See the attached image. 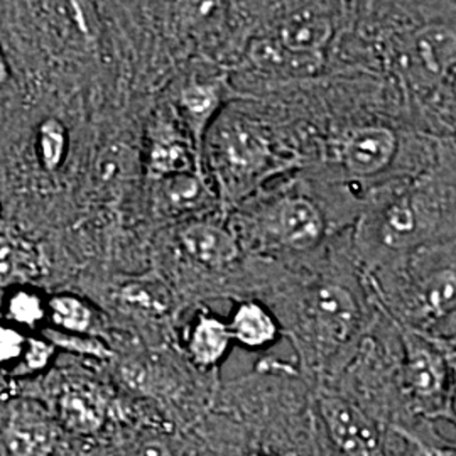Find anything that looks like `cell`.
I'll return each mask as SVG.
<instances>
[{
	"instance_id": "7a4b0ae2",
	"label": "cell",
	"mask_w": 456,
	"mask_h": 456,
	"mask_svg": "<svg viewBox=\"0 0 456 456\" xmlns=\"http://www.w3.org/2000/svg\"><path fill=\"white\" fill-rule=\"evenodd\" d=\"M318 416L337 455L391 456L382 423L348 401L323 397Z\"/></svg>"
},
{
	"instance_id": "9a60e30c",
	"label": "cell",
	"mask_w": 456,
	"mask_h": 456,
	"mask_svg": "<svg viewBox=\"0 0 456 456\" xmlns=\"http://www.w3.org/2000/svg\"><path fill=\"white\" fill-rule=\"evenodd\" d=\"M46 311L51 313L54 325L73 333H85L90 330L94 314L92 310L75 296H56L48 303Z\"/></svg>"
},
{
	"instance_id": "ffe728a7",
	"label": "cell",
	"mask_w": 456,
	"mask_h": 456,
	"mask_svg": "<svg viewBox=\"0 0 456 456\" xmlns=\"http://www.w3.org/2000/svg\"><path fill=\"white\" fill-rule=\"evenodd\" d=\"M9 314L19 325L34 326L45 318L46 306L37 294L20 289L9 299Z\"/></svg>"
},
{
	"instance_id": "52a82bcc",
	"label": "cell",
	"mask_w": 456,
	"mask_h": 456,
	"mask_svg": "<svg viewBox=\"0 0 456 456\" xmlns=\"http://www.w3.org/2000/svg\"><path fill=\"white\" fill-rule=\"evenodd\" d=\"M279 232L282 240L293 248H308L322 235V216L308 200L293 198L279 208Z\"/></svg>"
},
{
	"instance_id": "ac0fdd59",
	"label": "cell",
	"mask_w": 456,
	"mask_h": 456,
	"mask_svg": "<svg viewBox=\"0 0 456 456\" xmlns=\"http://www.w3.org/2000/svg\"><path fill=\"white\" fill-rule=\"evenodd\" d=\"M455 291V273L453 271H443L440 274L433 276V279L424 288V301H426V306L429 313H433L438 318L453 314Z\"/></svg>"
},
{
	"instance_id": "484cf974",
	"label": "cell",
	"mask_w": 456,
	"mask_h": 456,
	"mask_svg": "<svg viewBox=\"0 0 456 456\" xmlns=\"http://www.w3.org/2000/svg\"><path fill=\"white\" fill-rule=\"evenodd\" d=\"M135 456H173L171 455V452H169V448L164 444L163 441H147L144 443L141 448H139V452H137V455Z\"/></svg>"
},
{
	"instance_id": "8fae6325",
	"label": "cell",
	"mask_w": 456,
	"mask_h": 456,
	"mask_svg": "<svg viewBox=\"0 0 456 456\" xmlns=\"http://www.w3.org/2000/svg\"><path fill=\"white\" fill-rule=\"evenodd\" d=\"M232 335L228 326L216 318L201 316L191 331L188 350L198 367L210 369L227 355Z\"/></svg>"
},
{
	"instance_id": "4316f807",
	"label": "cell",
	"mask_w": 456,
	"mask_h": 456,
	"mask_svg": "<svg viewBox=\"0 0 456 456\" xmlns=\"http://www.w3.org/2000/svg\"><path fill=\"white\" fill-rule=\"evenodd\" d=\"M7 78H9V68H7L5 58H4V54H2V51H0V85L5 82Z\"/></svg>"
},
{
	"instance_id": "ba28073f",
	"label": "cell",
	"mask_w": 456,
	"mask_h": 456,
	"mask_svg": "<svg viewBox=\"0 0 456 456\" xmlns=\"http://www.w3.org/2000/svg\"><path fill=\"white\" fill-rule=\"evenodd\" d=\"M41 273V257L28 240L16 235H0V288L19 286Z\"/></svg>"
},
{
	"instance_id": "277c9868",
	"label": "cell",
	"mask_w": 456,
	"mask_h": 456,
	"mask_svg": "<svg viewBox=\"0 0 456 456\" xmlns=\"http://www.w3.org/2000/svg\"><path fill=\"white\" fill-rule=\"evenodd\" d=\"M4 438L12 456H48L56 444V429L43 409L22 404L11 414Z\"/></svg>"
},
{
	"instance_id": "9c48e42d",
	"label": "cell",
	"mask_w": 456,
	"mask_h": 456,
	"mask_svg": "<svg viewBox=\"0 0 456 456\" xmlns=\"http://www.w3.org/2000/svg\"><path fill=\"white\" fill-rule=\"evenodd\" d=\"M183 244L196 261L207 265H224L237 257V244L233 237L222 228L196 224L184 230Z\"/></svg>"
},
{
	"instance_id": "cb8c5ba5",
	"label": "cell",
	"mask_w": 456,
	"mask_h": 456,
	"mask_svg": "<svg viewBox=\"0 0 456 456\" xmlns=\"http://www.w3.org/2000/svg\"><path fill=\"white\" fill-rule=\"evenodd\" d=\"M212 95L207 88L201 86H195L190 88L184 95V103L186 107L193 112V114H203L210 105H212Z\"/></svg>"
},
{
	"instance_id": "30bf717a",
	"label": "cell",
	"mask_w": 456,
	"mask_h": 456,
	"mask_svg": "<svg viewBox=\"0 0 456 456\" xmlns=\"http://www.w3.org/2000/svg\"><path fill=\"white\" fill-rule=\"evenodd\" d=\"M227 326L232 338L247 348H264L277 338L274 318L257 303L240 305Z\"/></svg>"
},
{
	"instance_id": "7c38bea8",
	"label": "cell",
	"mask_w": 456,
	"mask_h": 456,
	"mask_svg": "<svg viewBox=\"0 0 456 456\" xmlns=\"http://www.w3.org/2000/svg\"><path fill=\"white\" fill-rule=\"evenodd\" d=\"M224 156L230 167L247 173L261 167L267 151L261 135L248 124H233L224 135Z\"/></svg>"
},
{
	"instance_id": "2e32d148",
	"label": "cell",
	"mask_w": 456,
	"mask_h": 456,
	"mask_svg": "<svg viewBox=\"0 0 456 456\" xmlns=\"http://www.w3.org/2000/svg\"><path fill=\"white\" fill-rule=\"evenodd\" d=\"M418 53L423 58L424 65L438 73L453 61L455 37L443 28L426 29L418 39Z\"/></svg>"
},
{
	"instance_id": "5bb4252c",
	"label": "cell",
	"mask_w": 456,
	"mask_h": 456,
	"mask_svg": "<svg viewBox=\"0 0 456 456\" xmlns=\"http://www.w3.org/2000/svg\"><path fill=\"white\" fill-rule=\"evenodd\" d=\"M387 429L403 440L408 456H456L455 444L438 440L435 433H423L418 424H391Z\"/></svg>"
},
{
	"instance_id": "d6986e66",
	"label": "cell",
	"mask_w": 456,
	"mask_h": 456,
	"mask_svg": "<svg viewBox=\"0 0 456 456\" xmlns=\"http://www.w3.org/2000/svg\"><path fill=\"white\" fill-rule=\"evenodd\" d=\"M122 301L134 310L149 313V314H161L167 310L169 301L163 289L152 284H141L135 282L122 289Z\"/></svg>"
},
{
	"instance_id": "7402d4cb",
	"label": "cell",
	"mask_w": 456,
	"mask_h": 456,
	"mask_svg": "<svg viewBox=\"0 0 456 456\" xmlns=\"http://www.w3.org/2000/svg\"><path fill=\"white\" fill-rule=\"evenodd\" d=\"M387 228L395 239L408 237L414 228V216L411 207L406 203H395L387 213Z\"/></svg>"
},
{
	"instance_id": "5b68a950",
	"label": "cell",
	"mask_w": 456,
	"mask_h": 456,
	"mask_svg": "<svg viewBox=\"0 0 456 456\" xmlns=\"http://www.w3.org/2000/svg\"><path fill=\"white\" fill-rule=\"evenodd\" d=\"M395 149V137L384 127H365L355 132L345 146V161L355 175H374L386 167Z\"/></svg>"
},
{
	"instance_id": "44dd1931",
	"label": "cell",
	"mask_w": 456,
	"mask_h": 456,
	"mask_svg": "<svg viewBox=\"0 0 456 456\" xmlns=\"http://www.w3.org/2000/svg\"><path fill=\"white\" fill-rule=\"evenodd\" d=\"M201 188L191 176H173L164 184V196L175 207H190L200 198Z\"/></svg>"
},
{
	"instance_id": "3957f363",
	"label": "cell",
	"mask_w": 456,
	"mask_h": 456,
	"mask_svg": "<svg viewBox=\"0 0 456 456\" xmlns=\"http://www.w3.org/2000/svg\"><path fill=\"white\" fill-rule=\"evenodd\" d=\"M305 314L314 338L326 348L345 345L359 330V305L352 293L340 286L316 288L306 299Z\"/></svg>"
},
{
	"instance_id": "603a6c76",
	"label": "cell",
	"mask_w": 456,
	"mask_h": 456,
	"mask_svg": "<svg viewBox=\"0 0 456 456\" xmlns=\"http://www.w3.org/2000/svg\"><path fill=\"white\" fill-rule=\"evenodd\" d=\"M24 348V338L12 328L0 326V363L11 362L20 355Z\"/></svg>"
},
{
	"instance_id": "d4e9b609",
	"label": "cell",
	"mask_w": 456,
	"mask_h": 456,
	"mask_svg": "<svg viewBox=\"0 0 456 456\" xmlns=\"http://www.w3.org/2000/svg\"><path fill=\"white\" fill-rule=\"evenodd\" d=\"M49 354H51V348L46 343L33 342L28 350V360L33 367H43L48 362Z\"/></svg>"
},
{
	"instance_id": "4fadbf2b",
	"label": "cell",
	"mask_w": 456,
	"mask_h": 456,
	"mask_svg": "<svg viewBox=\"0 0 456 456\" xmlns=\"http://www.w3.org/2000/svg\"><path fill=\"white\" fill-rule=\"evenodd\" d=\"M281 45L293 53L310 54L322 48L331 36V24L325 17H291L281 28Z\"/></svg>"
},
{
	"instance_id": "6da1fadb",
	"label": "cell",
	"mask_w": 456,
	"mask_h": 456,
	"mask_svg": "<svg viewBox=\"0 0 456 456\" xmlns=\"http://www.w3.org/2000/svg\"><path fill=\"white\" fill-rule=\"evenodd\" d=\"M404 392L412 403L414 414L424 419H450V401L446 392V365L440 354L412 333L404 331ZM453 418V414H452Z\"/></svg>"
},
{
	"instance_id": "8992f818",
	"label": "cell",
	"mask_w": 456,
	"mask_h": 456,
	"mask_svg": "<svg viewBox=\"0 0 456 456\" xmlns=\"http://www.w3.org/2000/svg\"><path fill=\"white\" fill-rule=\"evenodd\" d=\"M60 418L73 433L95 435L105 424L107 406L95 389L73 386L60 397Z\"/></svg>"
},
{
	"instance_id": "e0dca14e",
	"label": "cell",
	"mask_w": 456,
	"mask_h": 456,
	"mask_svg": "<svg viewBox=\"0 0 456 456\" xmlns=\"http://www.w3.org/2000/svg\"><path fill=\"white\" fill-rule=\"evenodd\" d=\"M37 152L39 161L45 169L54 171L63 163L66 152L65 126L56 120L48 118L37 129Z\"/></svg>"
}]
</instances>
